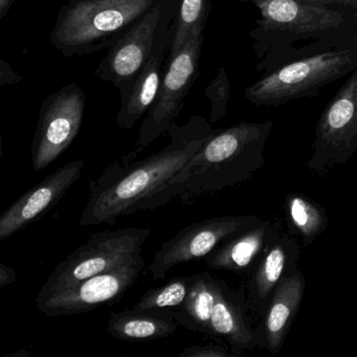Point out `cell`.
Listing matches in <instances>:
<instances>
[{
	"instance_id": "obj_1",
	"label": "cell",
	"mask_w": 357,
	"mask_h": 357,
	"mask_svg": "<svg viewBox=\"0 0 357 357\" xmlns=\"http://www.w3.org/2000/svg\"><path fill=\"white\" fill-rule=\"evenodd\" d=\"M204 116H194L185 125L172 123L169 143L142 160L133 150L108 166L89 183V200L80 227L114 225L120 218L147 211L150 200L197 153L216 132Z\"/></svg>"
},
{
	"instance_id": "obj_2",
	"label": "cell",
	"mask_w": 357,
	"mask_h": 357,
	"mask_svg": "<svg viewBox=\"0 0 357 357\" xmlns=\"http://www.w3.org/2000/svg\"><path fill=\"white\" fill-rule=\"evenodd\" d=\"M260 13L250 32L256 70L277 68L357 37V10L342 3L258 0Z\"/></svg>"
},
{
	"instance_id": "obj_3",
	"label": "cell",
	"mask_w": 357,
	"mask_h": 357,
	"mask_svg": "<svg viewBox=\"0 0 357 357\" xmlns=\"http://www.w3.org/2000/svg\"><path fill=\"white\" fill-rule=\"evenodd\" d=\"M273 121L241 122L216 132L150 200L147 210L173 199L192 202L248 181L265 162Z\"/></svg>"
},
{
	"instance_id": "obj_4",
	"label": "cell",
	"mask_w": 357,
	"mask_h": 357,
	"mask_svg": "<svg viewBox=\"0 0 357 357\" xmlns=\"http://www.w3.org/2000/svg\"><path fill=\"white\" fill-rule=\"evenodd\" d=\"M160 0H68L50 40L64 57L109 50Z\"/></svg>"
},
{
	"instance_id": "obj_5",
	"label": "cell",
	"mask_w": 357,
	"mask_h": 357,
	"mask_svg": "<svg viewBox=\"0 0 357 357\" xmlns=\"http://www.w3.org/2000/svg\"><path fill=\"white\" fill-rule=\"evenodd\" d=\"M357 68V37L277 68L246 87L245 99L257 107H279L314 98Z\"/></svg>"
},
{
	"instance_id": "obj_6",
	"label": "cell",
	"mask_w": 357,
	"mask_h": 357,
	"mask_svg": "<svg viewBox=\"0 0 357 357\" xmlns=\"http://www.w3.org/2000/svg\"><path fill=\"white\" fill-rule=\"evenodd\" d=\"M151 229L124 227L91 234L86 243L60 262L41 287L38 296L70 287L83 280L116 268L141 256Z\"/></svg>"
},
{
	"instance_id": "obj_7",
	"label": "cell",
	"mask_w": 357,
	"mask_h": 357,
	"mask_svg": "<svg viewBox=\"0 0 357 357\" xmlns=\"http://www.w3.org/2000/svg\"><path fill=\"white\" fill-rule=\"evenodd\" d=\"M357 151V68L330 100L315 127L307 170L325 177Z\"/></svg>"
},
{
	"instance_id": "obj_8",
	"label": "cell",
	"mask_w": 357,
	"mask_h": 357,
	"mask_svg": "<svg viewBox=\"0 0 357 357\" xmlns=\"http://www.w3.org/2000/svg\"><path fill=\"white\" fill-rule=\"evenodd\" d=\"M204 39V33L192 36L178 53L168 56L158 96L139 128L137 153L168 132L183 110L185 98L199 75Z\"/></svg>"
},
{
	"instance_id": "obj_9",
	"label": "cell",
	"mask_w": 357,
	"mask_h": 357,
	"mask_svg": "<svg viewBox=\"0 0 357 357\" xmlns=\"http://www.w3.org/2000/svg\"><path fill=\"white\" fill-rule=\"evenodd\" d=\"M178 0H160L130 29L96 68L95 75L123 93L143 70L153 52L156 38L176 15Z\"/></svg>"
},
{
	"instance_id": "obj_10",
	"label": "cell",
	"mask_w": 357,
	"mask_h": 357,
	"mask_svg": "<svg viewBox=\"0 0 357 357\" xmlns=\"http://www.w3.org/2000/svg\"><path fill=\"white\" fill-rule=\"evenodd\" d=\"M86 96L70 83L43 101L33 137L31 155L36 172L60 158L78 137L84 118Z\"/></svg>"
},
{
	"instance_id": "obj_11",
	"label": "cell",
	"mask_w": 357,
	"mask_h": 357,
	"mask_svg": "<svg viewBox=\"0 0 357 357\" xmlns=\"http://www.w3.org/2000/svg\"><path fill=\"white\" fill-rule=\"evenodd\" d=\"M261 221L255 215H231L206 219L183 227L154 255L149 266L152 279H165L177 265L206 259L221 244Z\"/></svg>"
},
{
	"instance_id": "obj_12",
	"label": "cell",
	"mask_w": 357,
	"mask_h": 357,
	"mask_svg": "<svg viewBox=\"0 0 357 357\" xmlns=\"http://www.w3.org/2000/svg\"><path fill=\"white\" fill-rule=\"evenodd\" d=\"M145 267L143 257L116 268L83 280L70 287L37 296L36 305L47 317L77 315L120 302Z\"/></svg>"
},
{
	"instance_id": "obj_13",
	"label": "cell",
	"mask_w": 357,
	"mask_h": 357,
	"mask_svg": "<svg viewBox=\"0 0 357 357\" xmlns=\"http://www.w3.org/2000/svg\"><path fill=\"white\" fill-rule=\"evenodd\" d=\"M84 165L83 160L63 165L18 198L0 216V241L39 220L54 208L80 178Z\"/></svg>"
},
{
	"instance_id": "obj_14",
	"label": "cell",
	"mask_w": 357,
	"mask_h": 357,
	"mask_svg": "<svg viewBox=\"0 0 357 357\" xmlns=\"http://www.w3.org/2000/svg\"><path fill=\"white\" fill-rule=\"evenodd\" d=\"M301 250L298 241L287 234L278 231L273 238L246 286V300L252 314L262 317L278 286L300 269Z\"/></svg>"
},
{
	"instance_id": "obj_15",
	"label": "cell",
	"mask_w": 357,
	"mask_h": 357,
	"mask_svg": "<svg viewBox=\"0 0 357 357\" xmlns=\"http://www.w3.org/2000/svg\"><path fill=\"white\" fill-rule=\"evenodd\" d=\"M173 20L167 22L160 31L153 52L139 76L120 93L121 107L116 116V125L122 130L132 129L137 121L147 114L158 96L164 77L165 58L172 40L170 26Z\"/></svg>"
},
{
	"instance_id": "obj_16",
	"label": "cell",
	"mask_w": 357,
	"mask_h": 357,
	"mask_svg": "<svg viewBox=\"0 0 357 357\" xmlns=\"http://www.w3.org/2000/svg\"><path fill=\"white\" fill-rule=\"evenodd\" d=\"M305 287L306 282L300 271L278 286L255 330L257 348L265 349L273 356L280 352L302 304Z\"/></svg>"
},
{
	"instance_id": "obj_17",
	"label": "cell",
	"mask_w": 357,
	"mask_h": 357,
	"mask_svg": "<svg viewBox=\"0 0 357 357\" xmlns=\"http://www.w3.org/2000/svg\"><path fill=\"white\" fill-rule=\"evenodd\" d=\"M248 310L244 290L233 289L222 280H217L216 303L208 336L223 338L239 352L257 348L256 332Z\"/></svg>"
},
{
	"instance_id": "obj_18",
	"label": "cell",
	"mask_w": 357,
	"mask_h": 357,
	"mask_svg": "<svg viewBox=\"0 0 357 357\" xmlns=\"http://www.w3.org/2000/svg\"><path fill=\"white\" fill-rule=\"evenodd\" d=\"M279 231L277 223L262 220L213 250L204 259L206 265L213 269L250 275L262 259L269 242Z\"/></svg>"
},
{
	"instance_id": "obj_19",
	"label": "cell",
	"mask_w": 357,
	"mask_h": 357,
	"mask_svg": "<svg viewBox=\"0 0 357 357\" xmlns=\"http://www.w3.org/2000/svg\"><path fill=\"white\" fill-rule=\"evenodd\" d=\"M178 326L170 309L131 308L112 312L107 331L123 342H149L173 335Z\"/></svg>"
},
{
	"instance_id": "obj_20",
	"label": "cell",
	"mask_w": 357,
	"mask_h": 357,
	"mask_svg": "<svg viewBox=\"0 0 357 357\" xmlns=\"http://www.w3.org/2000/svg\"><path fill=\"white\" fill-rule=\"evenodd\" d=\"M217 280L210 273H197L185 302L174 311L175 321L190 331L210 335L211 319L217 298Z\"/></svg>"
},
{
	"instance_id": "obj_21",
	"label": "cell",
	"mask_w": 357,
	"mask_h": 357,
	"mask_svg": "<svg viewBox=\"0 0 357 357\" xmlns=\"http://www.w3.org/2000/svg\"><path fill=\"white\" fill-rule=\"evenodd\" d=\"M284 210L288 225L294 233L302 238L305 248L310 246L327 229L325 208L304 194H288Z\"/></svg>"
},
{
	"instance_id": "obj_22",
	"label": "cell",
	"mask_w": 357,
	"mask_h": 357,
	"mask_svg": "<svg viewBox=\"0 0 357 357\" xmlns=\"http://www.w3.org/2000/svg\"><path fill=\"white\" fill-rule=\"evenodd\" d=\"M212 11V0H178L176 15L170 26L168 55L178 53L192 36L204 32Z\"/></svg>"
},
{
	"instance_id": "obj_23",
	"label": "cell",
	"mask_w": 357,
	"mask_h": 357,
	"mask_svg": "<svg viewBox=\"0 0 357 357\" xmlns=\"http://www.w3.org/2000/svg\"><path fill=\"white\" fill-rule=\"evenodd\" d=\"M195 275L191 277L172 278L160 287L148 290L133 306L137 310L144 309H170L177 310L185 302Z\"/></svg>"
},
{
	"instance_id": "obj_24",
	"label": "cell",
	"mask_w": 357,
	"mask_h": 357,
	"mask_svg": "<svg viewBox=\"0 0 357 357\" xmlns=\"http://www.w3.org/2000/svg\"><path fill=\"white\" fill-rule=\"evenodd\" d=\"M204 96L210 101V122L214 124L225 118L231 98V83L225 68H219L217 76L206 86Z\"/></svg>"
},
{
	"instance_id": "obj_25",
	"label": "cell",
	"mask_w": 357,
	"mask_h": 357,
	"mask_svg": "<svg viewBox=\"0 0 357 357\" xmlns=\"http://www.w3.org/2000/svg\"><path fill=\"white\" fill-rule=\"evenodd\" d=\"M233 357L238 353L229 352L227 348L220 344H195L187 347L178 354V357Z\"/></svg>"
},
{
	"instance_id": "obj_26",
	"label": "cell",
	"mask_w": 357,
	"mask_h": 357,
	"mask_svg": "<svg viewBox=\"0 0 357 357\" xmlns=\"http://www.w3.org/2000/svg\"><path fill=\"white\" fill-rule=\"evenodd\" d=\"M22 80H24V77L17 74L12 68L11 64L8 63L6 60H0V86L18 84Z\"/></svg>"
},
{
	"instance_id": "obj_27",
	"label": "cell",
	"mask_w": 357,
	"mask_h": 357,
	"mask_svg": "<svg viewBox=\"0 0 357 357\" xmlns=\"http://www.w3.org/2000/svg\"><path fill=\"white\" fill-rule=\"evenodd\" d=\"M17 280V273L12 267L0 263V287L12 285Z\"/></svg>"
},
{
	"instance_id": "obj_28",
	"label": "cell",
	"mask_w": 357,
	"mask_h": 357,
	"mask_svg": "<svg viewBox=\"0 0 357 357\" xmlns=\"http://www.w3.org/2000/svg\"><path fill=\"white\" fill-rule=\"evenodd\" d=\"M241 3H250L254 5L258 0H240ZM305 1H311V3H342V5L350 6L357 10V0H305Z\"/></svg>"
},
{
	"instance_id": "obj_29",
	"label": "cell",
	"mask_w": 357,
	"mask_h": 357,
	"mask_svg": "<svg viewBox=\"0 0 357 357\" xmlns=\"http://www.w3.org/2000/svg\"><path fill=\"white\" fill-rule=\"evenodd\" d=\"M14 3L15 0H0V20H3L7 16Z\"/></svg>"
}]
</instances>
